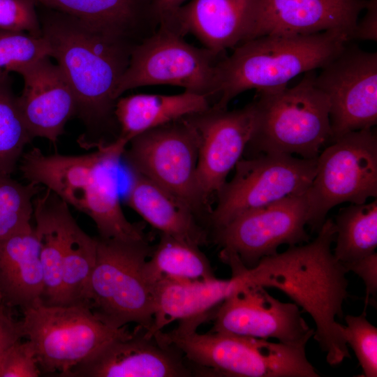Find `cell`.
<instances>
[{
    "label": "cell",
    "instance_id": "cell-1",
    "mask_svg": "<svg viewBox=\"0 0 377 377\" xmlns=\"http://www.w3.org/2000/svg\"><path fill=\"white\" fill-rule=\"evenodd\" d=\"M316 239L262 258L247 268L252 284L276 288L309 313L316 325L313 339L331 366L350 358L343 336V304L349 297L348 271L331 249L335 239L332 219H325Z\"/></svg>",
    "mask_w": 377,
    "mask_h": 377
},
{
    "label": "cell",
    "instance_id": "cell-2",
    "mask_svg": "<svg viewBox=\"0 0 377 377\" xmlns=\"http://www.w3.org/2000/svg\"><path fill=\"white\" fill-rule=\"evenodd\" d=\"M128 145L118 137L82 155H45L34 148L23 154L19 168L28 182L44 186L89 216L100 237L146 239L143 223L130 222L120 204L117 168Z\"/></svg>",
    "mask_w": 377,
    "mask_h": 377
},
{
    "label": "cell",
    "instance_id": "cell-3",
    "mask_svg": "<svg viewBox=\"0 0 377 377\" xmlns=\"http://www.w3.org/2000/svg\"><path fill=\"white\" fill-rule=\"evenodd\" d=\"M37 6L43 36L73 91L77 114L88 125L108 121L134 47L105 37L70 15Z\"/></svg>",
    "mask_w": 377,
    "mask_h": 377
},
{
    "label": "cell",
    "instance_id": "cell-4",
    "mask_svg": "<svg viewBox=\"0 0 377 377\" xmlns=\"http://www.w3.org/2000/svg\"><path fill=\"white\" fill-rule=\"evenodd\" d=\"M348 40L341 33L327 31L265 35L242 43L217 64V96L212 106L227 109L234 98L249 89L260 92L286 87L296 76L325 66Z\"/></svg>",
    "mask_w": 377,
    "mask_h": 377
},
{
    "label": "cell",
    "instance_id": "cell-5",
    "mask_svg": "<svg viewBox=\"0 0 377 377\" xmlns=\"http://www.w3.org/2000/svg\"><path fill=\"white\" fill-rule=\"evenodd\" d=\"M209 311L179 320L174 330L159 332L192 365L196 376L319 377L304 346L209 331L197 332Z\"/></svg>",
    "mask_w": 377,
    "mask_h": 377
},
{
    "label": "cell",
    "instance_id": "cell-6",
    "mask_svg": "<svg viewBox=\"0 0 377 377\" xmlns=\"http://www.w3.org/2000/svg\"><path fill=\"white\" fill-rule=\"evenodd\" d=\"M315 71L305 73L293 87L258 92L253 105V125L244 153L297 155L317 159L332 142L330 103L316 87Z\"/></svg>",
    "mask_w": 377,
    "mask_h": 377
},
{
    "label": "cell",
    "instance_id": "cell-7",
    "mask_svg": "<svg viewBox=\"0 0 377 377\" xmlns=\"http://www.w3.org/2000/svg\"><path fill=\"white\" fill-rule=\"evenodd\" d=\"M96 259L84 304L116 329L134 323L149 330L155 311L153 286L144 267L154 246L148 238L96 237Z\"/></svg>",
    "mask_w": 377,
    "mask_h": 377
},
{
    "label": "cell",
    "instance_id": "cell-8",
    "mask_svg": "<svg viewBox=\"0 0 377 377\" xmlns=\"http://www.w3.org/2000/svg\"><path fill=\"white\" fill-rule=\"evenodd\" d=\"M22 311L24 337L33 343L41 372L59 377L131 333L127 325L116 329L105 324L84 304L40 302Z\"/></svg>",
    "mask_w": 377,
    "mask_h": 377
},
{
    "label": "cell",
    "instance_id": "cell-9",
    "mask_svg": "<svg viewBox=\"0 0 377 377\" xmlns=\"http://www.w3.org/2000/svg\"><path fill=\"white\" fill-rule=\"evenodd\" d=\"M129 143L123 156L130 170L166 190L199 222L207 223L212 209L198 179V137L191 124L183 117L144 132Z\"/></svg>",
    "mask_w": 377,
    "mask_h": 377
},
{
    "label": "cell",
    "instance_id": "cell-10",
    "mask_svg": "<svg viewBox=\"0 0 377 377\" xmlns=\"http://www.w3.org/2000/svg\"><path fill=\"white\" fill-rule=\"evenodd\" d=\"M307 225L318 232L330 209L343 202L377 198V137L371 129L353 131L327 145L317 158L306 191Z\"/></svg>",
    "mask_w": 377,
    "mask_h": 377
},
{
    "label": "cell",
    "instance_id": "cell-11",
    "mask_svg": "<svg viewBox=\"0 0 377 377\" xmlns=\"http://www.w3.org/2000/svg\"><path fill=\"white\" fill-rule=\"evenodd\" d=\"M224 56L193 46L177 33L159 25L154 34L133 49L115 98L117 100L126 91L140 87L170 84L203 96L210 103L213 99L214 103L217 64Z\"/></svg>",
    "mask_w": 377,
    "mask_h": 377
},
{
    "label": "cell",
    "instance_id": "cell-12",
    "mask_svg": "<svg viewBox=\"0 0 377 377\" xmlns=\"http://www.w3.org/2000/svg\"><path fill=\"white\" fill-rule=\"evenodd\" d=\"M317 159L260 154L240 159L232 179L216 193L207 224L213 231L239 214L305 193L316 172Z\"/></svg>",
    "mask_w": 377,
    "mask_h": 377
},
{
    "label": "cell",
    "instance_id": "cell-13",
    "mask_svg": "<svg viewBox=\"0 0 377 377\" xmlns=\"http://www.w3.org/2000/svg\"><path fill=\"white\" fill-rule=\"evenodd\" d=\"M314 82L330 103L332 142L377 124V53L347 46L321 68Z\"/></svg>",
    "mask_w": 377,
    "mask_h": 377
},
{
    "label": "cell",
    "instance_id": "cell-14",
    "mask_svg": "<svg viewBox=\"0 0 377 377\" xmlns=\"http://www.w3.org/2000/svg\"><path fill=\"white\" fill-rule=\"evenodd\" d=\"M308 202L306 192L243 212L213 231V239L222 250L233 253L248 269L278 248L309 242Z\"/></svg>",
    "mask_w": 377,
    "mask_h": 377
},
{
    "label": "cell",
    "instance_id": "cell-15",
    "mask_svg": "<svg viewBox=\"0 0 377 377\" xmlns=\"http://www.w3.org/2000/svg\"><path fill=\"white\" fill-rule=\"evenodd\" d=\"M213 318L211 332L274 339L293 346H306L315 333L296 304L283 302L256 285L228 297L216 309Z\"/></svg>",
    "mask_w": 377,
    "mask_h": 377
},
{
    "label": "cell",
    "instance_id": "cell-16",
    "mask_svg": "<svg viewBox=\"0 0 377 377\" xmlns=\"http://www.w3.org/2000/svg\"><path fill=\"white\" fill-rule=\"evenodd\" d=\"M195 371L184 355L156 332H133L104 346L62 377H191Z\"/></svg>",
    "mask_w": 377,
    "mask_h": 377
},
{
    "label": "cell",
    "instance_id": "cell-17",
    "mask_svg": "<svg viewBox=\"0 0 377 377\" xmlns=\"http://www.w3.org/2000/svg\"><path fill=\"white\" fill-rule=\"evenodd\" d=\"M253 113L251 102L233 110L210 106L184 117L198 137V179L208 200L224 185L244 154L253 130Z\"/></svg>",
    "mask_w": 377,
    "mask_h": 377
},
{
    "label": "cell",
    "instance_id": "cell-18",
    "mask_svg": "<svg viewBox=\"0 0 377 377\" xmlns=\"http://www.w3.org/2000/svg\"><path fill=\"white\" fill-rule=\"evenodd\" d=\"M367 0H260L247 40L265 35H306L327 31L353 39Z\"/></svg>",
    "mask_w": 377,
    "mask_h": 377
},
{
    "label": "cell",
    "instance_id": "cell-19",
    "mask_svg": "<svg viewBox=\"0 0 377 377\" xmlns=\"http://www.w3.org/2000/svg\"><path fill=\"white\" fill-rule=\"evenodd\" d=\"M260 0H189L160 22L182 36L194 35L216 53L248 40Z\"/></svg>",
    "mask_w": 377,
    "mask_h": 377
},
{
    "label": "cell",
    "instance_id": "cell-20",
    "mask_svg": "<svg viewBox=\"0 0 377 377\" xmlns=\"http://www.w3.org/2000/svg\"><path fill=\"white\" fill-rule=\"evenodd\" d=\"M24 88L17 97L23 120L32 138L55 143L66 122L77 114V101L62 71L50 57L22 69Z\"/></svg>",
    "mask_w": 377,
    "mask_h": 377
},
{
    "label": "cell",
    "instance_id": "cell-21",
    "mask_svg": "<svg viewBox=\"0 0 377 377\" xmlns=\"http://www.w3.org/2000/svg\"><path fill=\"white\" fill-rule=\"evenodd\" d=\"M226 264L232 270L228 279L184 281L164 277L158 281L153 286L154 321L147 334L154 336L172 321L209 312L232 293L253 285L247 268L238 258H230Z\"/></svg>",
    "mask_w": 377,
    "mask_h": 377
},
{
    "label": "cell",
    "instance_id": "cell-22",
    "mask_svg": "<svg viewBox=\"0 0 377 377\" xmlns=\"http://www.w3.org/2000/svg\"><path fill=\"white\" fill-rule=\"evenodd\" d=\"M77 18L105 37L133 47L156 32L154 0H34Z\"/></svg>",
    "mask_w": 377,
    "mask_h": 377
},
{
    "label": "cell",
    "instance_id": "cell-23",
    "mask_svg": "<svg viewBox=\"0 0 377 377\" xmlns=\"http://www.w3.org/2000/svg\"><path fill=\"white\" fill-rule=\"evenodd\" d=\"M44 287L33 226L0 240V300L22 311L41 302Z\"/></svg>",
    "mask_w": 377,
    "mask_h": 377
},
{
    "label": "cell",
    "instance_id": "cell-24",
    "mask_svg": "<svg viewBox=\"0 0 377 377\" xmlns=\"http://www.w3.org/2000/svg\"><path fill=\"white\" fill-rule=\"evenodd\" d=\"M131 172L126 195L129 207L161 234L198 246L207 244V232L185 204L146 177Z\"/></svg>",
    "mask_w": 377,
    "mask_h": 377
},
{
    "label": "cell",
    "instance_id": "cell-25",
    "mask_svg": "<svg viewBox=\"0 0 377 377\" xmlns=\"http://www.w3.org/2000/svg\"><path fill=\"white\" fill-rule=\"evenodd\" d=\"M40 193L34 199L33 216L44 277L41 303L60 304L63 260L75 219L69 206L58 195L47 188Z\"/></svg>",
    "mask_w": 377,
    "mask_h": 377
},
{
    "label": "cell",
    "instance_id": "cell-26",
    "mask_svg": "<svg viewBox=\"0 0 377 377\" xmlns=\"http://www.w3.org/2000/svg\"><path fill=\"white\" fill-rule=\"evenodd\" d=\"M210 106L206 97L186 91L176 95L140 94L119 97L114 110L120 127L118 137L129 143L144 132L206 110Z\"/></svg>",
    "mask_w": 377,
    "mask_h": 377
},
{
    "label": "cell",
    "instance_id": "cell-27",
    "mask_svg": "<svg viewBox=\"0 0 377 377\" xmlns=\"http://www.w3.org/2000/svg\"><path fill=\"white\" fill-rule=\"evenodd\" d=\"M149 258L144 274L152 286L164 277L184 281L215 278L209 260L198 246L168 235L161 234Z\"/></svg>",
    "mask_w": 377,
    "mask_h": 377
},
{
    "label": "cell",
    "instance_id": "cell-28",
    "mask_svg": "<svg viewBox=\"0 0 377 377\" xmlns=\"http://www.w3.org/2000/svg\"><path fill=\"white\" fill-rule=\"evenodd\" d=\"M335 248L333 254L342 264L360 260L377 247V200L341 207L333 220Z\"/></svg>",
    "mask_w": 377,
    "mask_h": 377
},
{
    "label": "cell",
    "instance_id": "cell-29",
    "mask_svg": "<svg viewBox=\"0 0 377 377\" xmlns=\"http://www.w3.org/2000/svg\"><path fill=\"white\" fill-rule=\"evenodd\" d=\"M96 238L84 232L74 220L63 260L60 304H84L96 264Z\"/></svg>",
    "mask_w": 377,
    "mask_h": 377
},
{
    "label": "cell",
    "instance_id": "cell-30",
    "mask_svg": "<svg viewBox=\"0 0 377 377\" xmlns=\"http://www.w3.org/2000/svg\"><path fill=\"white\" fill-rule=\"evenodd\" d=\"M31 138L23 120L9 73H0V173L11 175Z\"/></svg>",
    "mask_w": 377,
    "mask_h": 377
},
{
    "label": "cell",
    "instance_id": "cell-31",
    "mask_svg": "<svg viewBox=\"0 0 377 377\" xmlns=\"http://www.w3.org/2000/svg\"><path fill=\"white\" fill-rule=\"evenodd\" d=\"M40 185L19 183L0 173V240L32 226L34 199Z\"/></svg>",
    "mask_w": 377,
    "mask_h": 377
},
{
    "label": "cell",
    "instance_id": "cell-32",
    "mask_svg": "<svg viewBox=\"0 0 377 377\" xmlns=\"http://www.w3.org/2000/svg\"><path fill=\"white\" fill-rule=\"evenodd\" d=\"M44 36L0 29V73H19L38 60L51 56Z\"/></svg>",
    "mask_w": 377,
    "mask_h": 377
},
{
    "label": "cell",
    "instance_id": "cell-33",
    "mask_svg": "<svg viewBox=\"0 0 377 377\" xmlns=\"http://www.w3.org/2000/svg\"><path fill=\"white\" fill-rule=\"evenodd\" d=\"M343 327L345 342L358 360L364 377L377 376V328L366 318V313L345 316Z\"/></svg>",
    "mask_w": 377,
    "mask_h": 377
},
{
    "label": "cell",
    "instance_id": "cell-34",
    "mask_svg": "<svg viewBox=\"0 0 377 377\" xmlns=\"http://www.w3.org/2000/svg\"><path fill=\"white\" fill-rule=\"evenodd\" d=\"M0 29L43 36L34 0H0Z\"/></svg>",
    "mask_w": 377,
    "mask_h": 377
},
{
    "label": "cell",
    "instance_id": "cell-35",
    "mask_svg": "<svg viewBox=\"0 0 377 377\" xmlns=\"http://www.w3.org/2000/svg\"><path fill=\"white\" fill-rule=\"evenodd\" d=\"M42 374L33 343L27 339L15 343L7 353L0 377H38Z\"/></svg>",
    "mask_w": 377,
    "mask_h": 377
},
{
    "label": "cell",
    "instance_id": "cell-36",
    "mask_svg": "<svg viewBox=\"0 0 377 377\" xmlns=\"http://www.w3.org/2000/svg\"><path fill=\"white\" fill-rule=\"evenodd\" d=\"M346 269L360 277L366 287L364 310L369 304L376 306L377 297V253L376 252L351 263L343 265Z\"/></svg>",
    "mask_w": 377,
    "mask_h": 377
},
{
    "label": "cell",
    "instance_id": "cell-37",
    "mask_svg": "<svg viewBox=\"0 0 377 377\" xmlns=\"http://www.w3.org/2000/svg\"><path fill=\"white\" fill-rule=\"evenodd\" d=\"M11 309L0 300V371L8 350L24 338L22 321L13 318Z\"/></svg>",
    "mask_w": 377,
    "mask_h": 377
},
{
    "label": "cell",
    "instance_id": "cell-38",
    "mask_svg": "<svg viewBox=\"0 0 377 377\" xmlns=\"http://www.w3.org/2000/svg\"><path fill=\"white\" fill-rule=\"evenodd\" d=\"M367 13L364 19L357 22L353 38L377 40L376 0H369Z\"/></svg>",
    "mask_w": 377,
    "mask_h": 377
},
{
    "label": "cell",
    "instance_id": "cell-39",
    "mask_svg": "<svg viewBox=\"0 0 377 377\" xmlns=\"http://www.w3.org/2000/svg\"><path fill=\"white\" fill-rule=\"evenodd\" d=\"M188 0H154V6L159 23L172 14L178 8Z\"/></svg>",
    "mask_w": 377,
    "mask_h": 377
}]
</instances>
